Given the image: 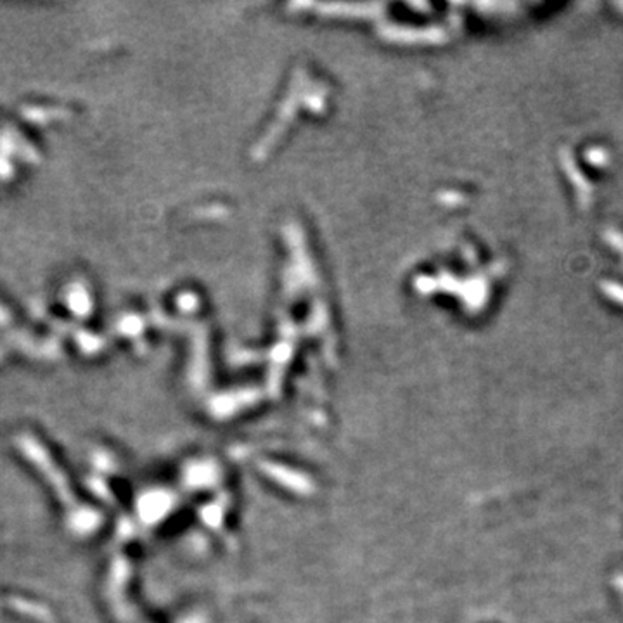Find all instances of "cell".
<instances>
[{"mask_svg": "<svg viewBox=\"0 0 623 623\" xmlns=\"http://www.w3.org/2000/svg\"><path fill=\"white\" fill-rule=\"evenodd\" d=\"M617 586H618V587H622V589H623V577H618V579H617Z\"/></svg>", "mask_w": 623, "mask_h": 623, "instance_id": "1", "label": "cell"}]
</instances>
